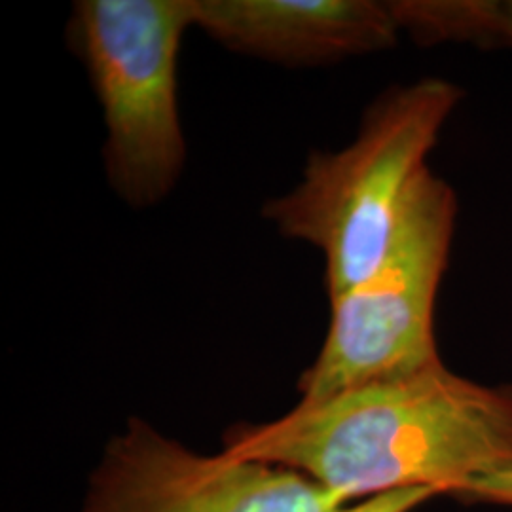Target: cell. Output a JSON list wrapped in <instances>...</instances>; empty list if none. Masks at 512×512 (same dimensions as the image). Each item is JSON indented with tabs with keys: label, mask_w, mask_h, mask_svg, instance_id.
Masks as SVG:
<instances>
[{
	"label": "cell",
	"mask_w": 512,
	"mask_h": 512,
	"mask_svg": "<svg viewBox=\"0 0 512 512\" xmlns=\"http://www.w3.org/2000/svg\"><path fill=\"white\" fill-rule=\"evenodd\" d=\"M463 95L435 76L389 88L370 103L348 147L311 152L300 183L262 205L277 234L323 255L329 300L384 260Z\"/></svg>",
	"instance_id": "2"
},
{
	"label": "cell",
	"mask_w": 512,
	"mask_h": 512,
	"mask_svg": "<svg viewBox=\"0 0 512 512\" xmlns=\"http://www.w3.org/2000/svg\"><path fill=\"white\" fill-rule=\"evenodd\" d=\"M497 50L512 52V0H497Z\"/></svg>",
	"instance_id": "10"
},
{
	"label": "cell",
	"mask_w": 512,
	"mask_h": 512,
	"mask_svg": "<svg viewBox=\"0 0 512 512\" xmlns=\"http://www.w3.org/2000/svg\"><path fill=\"white\" fill-rule=\"evenodd\" d=\"M437 495L442 494L433 488H408L361 499L359 503L346 505L336 512H412Z\"/></svg>",
	"instance_id": "8"
},
{
	"label": "cell",
	"mask_w": 512,
	"mask_h": 512,
	"mask_svg": "<svg viewBox=\"0 0 512 512\" xmlns=\"http://www.w3.org/2000/svg\"><path fill=\"white\" fill-rule=\"evenodd\" d=\"M222 452L293 469L346 503L408 488L454 495L512 469V384H478L439 363L239 423Z\"/></svg>",
	"instance_id": "1"
},
{
	"label": "cell",
	"mask_w": 512,
	"mask_h": 512,
	"mask_svg": "<svg viewBox=\"0 0 512 512\" xmlns=\"http://www.w3.org/2000/svg\"><path fill=\"white\" fill-rule=\"evenodd\" d=\"M456 222L454 188L429 169L378 268L330 298L327 336L298 380L300 403L325 401L442 363L435 315Z\"/></svg>",
	"instance_id": "4"
},
{
	"label": "cell",
	"mask_w": 512,
	"mask_h": 512,
	"mask_svg": "<svg viewBox=\"0 0 512 512\" xmlns=\"http://www.w3.org/2000/svg\"><path fill=\"white\" fill-rule=\"evenodd\" d=\"M454 497H459L463 501L512 507V469L469 480L459 488Z\"/></svg>",
	"instance_id": "9"
},
{
	"label": "cell",
	"mask_w": 512,
	"mask_h": 512,
	"mask_svg": "<svg viewBox=\"0 0 512 512\" xmlns=\"http://www.w3.org/2000/svg\"><path fill=\"white\" fill-rule=\"evenodd\" d=\"M192 0H76L67 44L103 112L112 192L148 209L175 190L186 164L179 55Z\"/></svg>",
	"instance_id": "3"
},
{
	"label": "cell",
	"mask_w": 512,
	"mask_h": 512,
	"mask_svg": "<svg viewBox=\"0 0 512 512\" xmlns=\"http://www.w3.org/2000/svg\"><path fill=\"white\" fill-rule=\"evenodd\" d=\"M192 18L222 48L291 69L380 54L401 38L378 0H192Z\"/></svg>",
	"instance_id": "6"
},
{
	"label": "cell",
	"mask_w": 512,
	"mask_h": 512,
	"mask_svg": "<svg viewBox=\"0 0 512 512\" xmlns=\"http://www.w3.org/2000/svg\"><path fill=\"white\" fill-rule=\"evenodd\" d=\"M349 503L302 473L202 456L131 418L110 440L80 512H336Z\"/></svg>",
	"instance_id": "5"
},
{
	"label": "cell",
	"mask_w": 512,
	"mask_h": 512,
	"mask_svg": "<svg viewBox=\"0 0 512 512\" xmlns=\"http://www.w3.org/2000/svg\"><path fill=\"white\" fill-rule=\"evenodd\" d=\"M401 37L418 46L497 50V0H389Z\"/></svg>",
	"instance_id": "7"
}]
</instances>
